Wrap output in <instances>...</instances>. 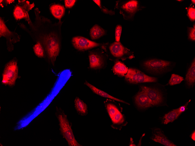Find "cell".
Wrapping results in <instances>:
<instances>
[{"mask_svg":"<svg viewBox=\"0 0 195 146\" xmlns=\"http://www.w3.org/2000/svg\"><path fill=\"white\" fill-rule=\"evenodd\" d=\"M89 66L93 69L102 68L104 65L105 61L103 56L96 52H91L89 55Z\"/></svg>","mask_w":195,"mask_h":146,"instance_id":"cell-12","label":"cell"},{"mask_svg":"<svg viewBox=\"0 0 195 146\" xmlns=\"http://www.w3.org/2000/svg\"><path fill=\"white\" fill-rule=\"evenodd\" d=\"M152 139L154 141L166 146H176L169 140L161 130L159 128L155 129L153 132Z\"/></svg>","mask_w":195,"mask_h":146,"instance_id":"cell-14","label":"cell"},{"mask_svg":"<svg viewBox=\"0 0 195 146\" xmlns=\"http://www.w3.org/2000/svg\"><path fill=\"white\" fill-rule=\"evenodd\" d=\"M75 109L77 113L81 116H85L88 112L87 106L79 98L76 97L74 101Z\"/></svg>","mask_w":195,"mask_h":146,"instance_id":"cell-17","label":"cell"},{"mask_svg":"<svg viewBox=\"0 0 195 146\" xmlns=\"http://www.w3.org/2000/svg\"><path fill=\"white\" fill-rule=\"evenodd\" d=\"M57 117L59 122L61 133L69 146H81L76 140L66 115L62 111L58 112Z\"/></svg>","mask_w":195,"mask_h":146,"instance_id":"cell-3","label":"cell"},{"mask_svg":"<svg viewBox=\"0 0 195 146\" xmlns=\"http://www.w3.org/2000/svg\"><path fill=\"white\" fill-rule=\"evenodd\" d=\"M122 30V26L120 24L117 25L115 28V36L116 42L120 41Z\"/></svg>","mask_w":195,"mask_h":146,"instance_id":"cell-28","label":"cell"},{"mask_svg":"<svg viewBox=\"0 0 195 146\" xmlns=\"http://www.w3.org/2000/svg\"><path fill=\"white\" fill-rule=\"evenodd\" d=\"M177 1H182V0H177Z\"/></svg>","mask_w":195,"mask_h":146,"instance_id":"cell-35","label":"cell"},{"mask_svg":"<svg viewBox=\"0 0 195 146\" xmlns=\"http://www.w3.org/2000/svg\"><path fill=\"white\" fill-rule=\"evenodd\" d=\"M34 6V2L30 3L27 1L18 0L13 9L14 17L17 20L24 19L28 22L30 20L29 12Z\"/></svg>","mask_w":195,"mask_h":146,"instance_id":"cell-8","label":"cell"},{"mask_svg":"<svg viewBox=\"0 0 195 146\" xmlns=\"http://www.w3.org/2000/svg\"><path fill=\"white\" fill-rule=\"evenodd\" d=\"M170 61L157 59L146 60L143 63V66L148 70L156 73L165 71L171 65Z\"/></svg>","mask_w":195,"mask_h":146,"instance_id":"cell-9","label":"cell"},{"mask_svg":"<svg viewBox=\"0 0 195 146\" xmlns=\"http://www.w3.org/2000/svg\"><path fill=\"white\" fill-rule=\"evenodd\" d=\"M181 114L178 108L173 110L165 114L163 118V122L165 124L172 122L176 119Z\"/></svg>","mask_w":195,"mask_h":146,"instance_id":"cell-22","label":"cell"},{"mask_svg":"<svg viewBox=\"0 0 195 146\" xmlns=\"http://www.w3.org/2000/svg\"><path fill=\"white\" fill-rule=\"evenodd\" d=\"M184 79L183 77L175 74L172 75L169 81L168 84L170 85H173L180 83Z\"/></svg>","mask_w":195,"mask_h":146,"instance_id":"cell-25","label":"cell"},{"mask_svg":"<svg viewBox=\"0 0 195 146\" xmlns=\"http://www.w3.org/2000/svg\"><path fill=\"white\" fill-rule=\"evenodd\" d=\"M111 119L113 123L111 126L113 128L120 129L124 125H125L123 124L125 118L121 111H119Z\"/></svg>","mask_w":195,"mask_h":146,"instance_id":"cell-21","label":"cell"},{"mask_svg":"<svg viewBox=\"0 0 195 146\" xmlns=\"http://www.w3.org/2000/svg\"><path fill=\"white\" fill-rule=\"evenodd\" d=\"M72 43L75 49L81 51L104 45L102 43H97L82 36L73 37L72 40Z\"/></svg>","mask_w":195,"mask_h":146,"instance_id":"cell-10","label":"cell"},{"mask_svg":"<svg viewBox=\"0 0 195 146\" xmlns=\"http://www.w3.org/2000/svg\"><path fill=\"white\" fill-rule=\"evenodd\" d=\"M115 8L118 10L124 19L132 20L140 9L139 2L136 0H118L116 1Z\"/></svg>","mask_w":195,"mask_h":146,"instance_id":"cell-4","label":"cell"},{"mask_svg":"<svg viewBox=\"0 0 195 146\" xmlns=\"http://www.w3.org/2000/svg\"><path fill=\"white\" fill-rule=\"evenodd\" d=\"M93 1L99 6L102 11L105 13L108 14L110 15H113L115 14V13L114 11L112 10H109L104 6H102L101 5L100 0H93Z\"/></svg>","mask_w":195,"mask_h":146,"instance_id":"cell-26","label":"cell"},{"mask_svg":"<svg viewBox=\"0 0 195 146\" xmlns=\"http://www.w3.org/2000/svg\"><path fill=\"white\" fill-rule=\"evenodd\" d=\"M103 46L109 59L114 61L131 59L134 57L133 52L124 47L120 41L106 44Z\"/></svg>","mask_w":195,"mask_h":146,"instance_id":"cell-2","label":"cell"},{"mask_svg":"<svg viewBox=\"0 0 195 146\" xmlns=\"http://www.w3.org/2000/svg\"><path fill=\"white\" fill-rule=\"evenodd\" d=\"M141 90L145 92L150 99L152 106H158L163 101L162 94L158 89L145 86L140 87Z\"/></svg>","mask_w":195,"mask_h":146,"instance_id":"cell-11","label":"cell"},{"mask_svg":"<svg viewBox=\"0 0 195 146\" xmlns=\"http://www.w3.org/2000/svg\"><path fill=\"white\" fill-rule=\"evenodd\" d=\"M188 38L190 40L195 41V25L194 24L193 27H188Z\"/></svg>","mask_w":195,"mask_h":146,"instance_id":"cell-29","label":"cell"},{"mask_svg":"<svg viewBox=\"0 0 195 146\" xmlns=\"http://www.w3.org/2000/svg\"><path fill=\"white\" fill-rule=\"evenodd\" d=\"M17 63L18 60L15 57L6 64L2 74L3 84L11 87L15 85L18 77Z\"/></svg>","mask_w":195,"mask_h":146,"instance_id":"cell-5","label":"cell"},{"mask_svg":"<svg viewBox=\"0 0 195 146\" xmlns=\"http://www.w3.org/2000/svg\"><path fill=\"white\" fill-rule=\"evenodd\" d=\"M106 33L105 30L98 24L94 25L90 29V35L92 40H95L100 38Z\"/></svg>","mask_w":195,"mask_h":146,"instance_id":"cell-20","label":"cell"},{"mask_svg":"<svg viewBox=\"0 0 195 146\" xmlns=\"http://www.w3.org/2000/svg\"><path fill=\"white\" fill-rule=\"evenodd\" d=\"M191 138L194 140H195V132H194V133H192L191 136Z\"/></svg>","mask_w":195,"mask_h":146,"instance_id":"cell-33","label":"cell"},{"mask_svg":"<svg viewBox=\"0 0 195 146\" xmlns=\"http://www.w3.org/2000/svg\"><path fill=\"white\" fill-rule=\"evenodd\" d=\"M112 70L115 74L119 76H123L126 74L128 68L123 63L117 61L115 62Z\"/></svg>","mask_w":195,"mask_h":146,"instance_id":"cell-19","label":"cell"},{"mask_svg":"<svg viewBox=\"0 0 195 146\" xmlns=\"http://www.w3.org/2000/svg\"><path fill=\"white\" fill-rule=\"evenodd\" d=\"M75 0H65L64 1L65 4L66 8H70L74 5Z\"/></svg>","mask_w":195,"mask_h":146,"instance_id":"cell-30","label":"cell"},{"mask_svg":"<svg viewBox=\"0 0 195 146\" xmlns=\"http://www.w3.org/2000/svg\"><path fill=\"white\" fill-rule=\"evenodd\" d=\"M135 103L139 108L144 109L152 106L151 102L146 93L141 90L135 97Z\"/></svg>","mask_w":195,"mask_h":146,"instance_id":"cell-13","label":"cell"},{"mask_svg":"<svg viewBox=\"0 0 195 146\" xmlns=\"http://www.w3.org/2000/svg\"><path fill=\"white\" fill-rule=\"evenodd\" d=\"M105 106L110 118L112 119L119 111H120L117 104L114 101H107Z\"/></svg>","mask_w":195,"mask_h":146,"instance_id":"cell-23","label":"cell"},{"mask_svg":"<svg viewBox=\"0 0 195 146\" xmlns=\"http://www.w3.org/2000/svg\"><path fill=\"white\" fill-rule=\"evenodd\" d=\"M191 2H192V3L193 4H195V0H191Z\"/></svg>","mask_w":195,"mask_h":146,"instance_id":"cell-34","label":"cell"},{"mask_svg":"<svg viewBox=\"0 0 195 146\" xmlns=\"http://www.w3.org/2000/svg\"><path fill=\"white\" fill-rule=\"evenodd\" d=\"M4 37L6 40L7 49L9 52H11L14 50L13 43H16L20 41V35L15 31H10L6 25L4 18L0 17V37Z\"/></svg>","mask_w":195,"mask_h":146,"instance_id":"cell-7","label":"cell"},{"mask_svg":"<svg viewBox=\"0 0 195 146\" xmlns=\"http://www.w3.org/2000/svg\"><path fill=\"white\" fill-rule=\"evenodd\" d=\"M84 84L88 87L94 93L102 97L110 98L114 100L120 102H121L124 103L128 105H130V104L128 103L121 100H120L110 95L109 94L105 92H104L100 89H98L94 86L88 83L87 81H86L85 82Z\"/></svg>","mask_w":195,"mask_h":146,"instance_id":"cell-15","label":"cell"},{"mask_svg":"<svg viewBox=\"0 0 195 146\" xmlns=\"http://www.w3.org/2000/svg\"><path fill=\"white\" fill-rule=\"evenodd\" d=\"M190 101L191 100H190L189 101L187 102L184 105L181 106L178 108V110L180 112L182 113V112H183L185 110L188 104Z\"/></svg>","mask_w":195,"mask_h":146,"instance_id":"cell-31","label":"cell"},{"mask_svg":"<svg viewBox=\"0 0 195 146\" xmlns=\"http://www.w3.org/2000/svg\"><path fill=\"white\" fill-rule=\"evenodd\" d=\"M187 15L191 21L195 20V8L193 7H189L187 9Z\"/></svg>","mask_w":195,"mask_h":146,"instance_id":"cell-27","label":"cell"},{"mask_svg":"<svg viewBox=\"0 0 195 146\" xmlns=\"http://www.w3.org/2000/svg\"><path fill=\"white\" fill-rule=\"evenodd\" d=\"M33 49L35 55L40 58L46 57L44 48L41 43H36L33 47Z\"/></svg>","mask_w":195,"mask_h":146,"instance_id":"cell-24","label":"cell"},{"mask_svg":"<svg viewBox=\"0 0 195 146\" xmlns=\"http://www.w3.org/2000/svg\"><path fill=\"white\" fill-rule=\"evenodd\" d=\"M185 80L188 86H193L195 82V59H194L186 75Z\"/></svg>","mask_w":195,"mask_h":146,"instance_id":"cell-16","label":"cell"},{"mask_svg":"<svg viewBox=\"0 0 195 146\" xmlns=\"http://www.w3.org/2000/svg\"><path fill=\"white\" fill-rule=\"evenodd\" d=\"M35 21L28 22L27 27L23 23L18 24L20 27L27 32L36 43L43 46L48 61L55 63L59 55L61 47V28L62 22L59 20L52 24L48 18L40 15L37 8L34 9Z\"/></svg>","mask_w":195,"mask_h":146,"instance_id":"cell-1","label":"cell"},{"mask_svg":"<svg viewBox=\"0 0 195 146\" xmlns=\"http://www.w3.org/2000/svg\"><path fill=\"white\" fill-rule=\"evenodd\" d=\"M125 80L132 84L155 82L157 81L156 78L149 76L140 70L134 68H130L124 76Z\"/></svg>","mask_w":195,"mask_h":146,"instance_id":"cell-6","label":"cell"},{"mask_svg":"<svg viewBox=\"0 0 195 146\" xmlns=\"http://www.w3.org/2000/svg\"><path fill=\"white\" fill-rule=\"evenodd\" d=\"M14 0H0V2H2V3H4V5H7L8 4L14 2Z\"/></svg>","mask_w":195,"mask_h":146,"instance_id":"cell-32","label":"cell"},{"mask_svg":"<svg viewBox=\"0 0 195 146\" xmlns=\"http://www.w3.org/2000/svg\"><path fill=\"white\" fill-rule=\"evenodd\" d=\"M51 12L55 18L61 20V18L64 15L65 9L64 6L59 4H53L50 8Z\"/></svg>","mask_w":195,"mask_h":146,"instance_id":"cell-18","label":"cell"}]
</instances>
